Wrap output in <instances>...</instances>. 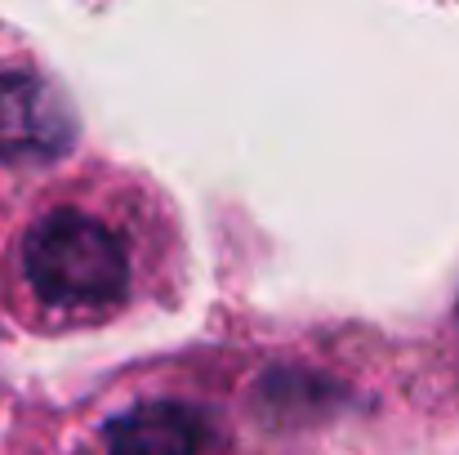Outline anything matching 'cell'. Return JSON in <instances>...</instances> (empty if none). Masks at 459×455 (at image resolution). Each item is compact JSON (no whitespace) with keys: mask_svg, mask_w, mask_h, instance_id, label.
Returning <instances> with one entry per match:
<instances>
[{"mask_svg":"<svg viewBox=\"0 0 459 455\" xmlns=\"http://www.w3.org/2000/svg\"><path fill=\"white\" fill-rule=\"evenodd\" d=\"M183 291V228L152 179L81 165L49 179L0 250V312L40 339L90 335L169 308Z\"/></svg>","mask_w":459,"mask_h":455,"instance_id":"6da1fadb","label":"cell"},{"mask_svg":"<svg viewBox=\"0 0 459 455\" xmlns=\"http://www.w3.org/2000/svg\"><path fill=\"white\" fill-rule=\"evenodd\" d=\"M228 429L219 407L183 384L148 380L143 389L112 393L90 420L76 455H223Z\"/></svg>","mask_w":459,"mask_h":455,"instance_id":"7a4b0ae2","label":"cell"}]
</instances>
